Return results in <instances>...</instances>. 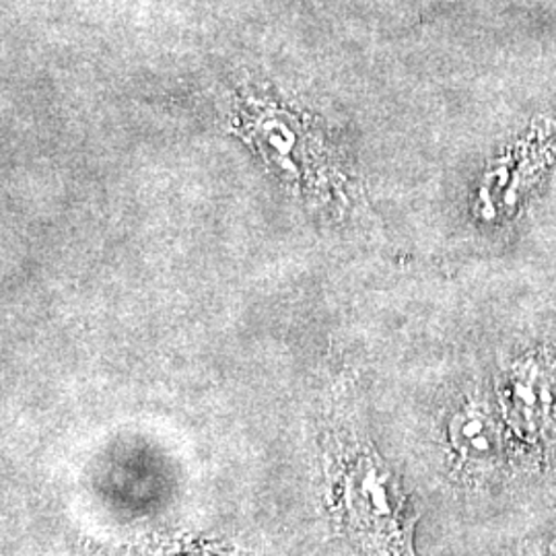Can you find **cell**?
Segmentation results:
<instances>
[{
    "label": "cell",
    "mask_w": 556,
    "mask_h": 556,
    "mask_svg": "<svg viewBox=\"0 0 556 556\" xmlns=\"http://www.w3.org/2000/svg\"><path fill=\"white\" fill-rule=\"evenodd\" d=\"M326 486L338 532L358 556H417L420 511L369 438L353 429L328 438Z\"/></svg>",
    "instance_id": "obj_1"
},
{
    "label": "cell",
    "mask_w": 556,
    "mask_h": 556,
    "mask_svg": "<svg viewBox=\"0 0 556 556\" xmlns=\"http://www.w3.org/2000/svg\"><path fill=\"white\" fill-rule=\"evenodd\" d=\"M495 402L516 478H536L556 457V344L519 349L498 371Z\"/></svg>",
    "instance_id": "obj_2"
},
{
    "label": "cell",
    "mask_w": 556,
    "mask_h": 556,
    "mask_svg": "<svg viewBox=\"0 0 556 556\" xmlns=\"http://www.w3.org/2000/svg\"><path fill=\"white\" fill-rule=\"evenodd\" d=\"M450 475L472 493H489L516 478L495 394L472 388L452 402L441 427Z\"/></svg>",
    "instance_id": "obj_3"
},
{
    "label": "cell",
    "mask_w": 556,
    "mask_h": 556,
    "mask_svg": "<svg viewBox=\"0 0 556 556\" xmlns=\"http://www.w3.org/2000/svg\"><path fill=\"white\" fill-rule=\"evenodd\" d=\"M526 556H556V521L526 542Z\"/></svg>",
    "instance_id": "obj_4"
}]
</instances>
